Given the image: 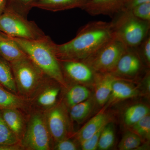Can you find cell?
Returning <instances> with one entry per match:
<instances>
[{
    "mask_svg": "<svg viewBox=\"0 0 150 150\" xmlns=\"http://www.w3.org/2000/svg\"><path fill=\"white\" fill-rule=\"evenodd\" d=\"M113 36L111 22H90L78 30L74 38L62 44H54L57 59L83 62Z\"/></svg>",
    "mask_w": 150,
    "mask_h": 150,
    "instance_id": "6da1fadb",
    "label": "cell"
},
{
    "mask_svg": "<svg viewBox=\"0 0 150 150\" xmlns=\"http://www.w3.org/2000/svg\"><path fill=\"white\" fill-rule=\"evenodd\" d=\"M10 38L49 77L66 86L60 63L55 54V43L51 38L46 35L44 38L35 40Z\"/></svg>",
    "mask_w": 150,
    "mask_h": 150,
    "instance_id": "7a4b0ae2",
    "label": "cell"
},
{
    "mask_svg": "<svg viewBox=\"0 0 150 150\" xmlns=\"http://www.w3.org/2000/svg\"><path fill=\"white\" fill-rule=\"evenodd\" d=\"M112 18L113 36L127 48H137L150 33V21L138 18L131 11H121Z\"/></svg>",
    "mask_w": 150,
    "mask_h": 150,
    "instance_id": "3957f363",
    "label": "cell"
},
{
    "mask_svg": "<svg viewBox=\"0 0 150 150\" xmlns=\"http://www.w3.org/2000/svg\"><path fill=\"white\" fill-rule=\"evenodd\" d=\"M9 63L17 92L21 96H31L50 78L28 57Z\"/></svg>",
    "mask_w": 150,
    "mask_h": 150,
    "instance_id": "277c9868",
    "label": "cell"
},
{
    "mask_svg": "<svg viewBox=\"0 0 150 150\" xmlns=\"http://www.w3.org/2000/svg\"><path fill=\"white\" fill-rule=\"evenodd\" d=\"M0 32L8 37L26 40H39L46 35L35 22L8 8L0 14Z\"/></svg>",
    "mask_w": 150,
    "mask_h": 150,
    "instance_id": "5b68a950",
    "label": "cell"
},
{
    "mask_svg": "<svg viewBox=\"0 0 150 150\" xmlns=\"http://www.w3.org/2000/svg\"><path fill=\"white\" fill-rule=\"evenodd\" d=\"M51 139L45 114L38 112L33 113L20 142L22 147L26 150H50Z\"/></svg>",
    "mask_w": 150,
    "mask_h": 150,
    "instance_id": "8992f818",
    "label": "cell"
},
{
    "mask_svg": "<svg viewBox=\"0 0 150 150\" xmlns=\"http://www.w3.org/2000/svg\"><path fill=\"white\" fill-rule=\"evenodd\" d=\"M126 48L122 42L113 36L94 54L83 62L98 74L109 73L116 66Z\"/></svg>",
    "mask_w": 150,
    "mask_h": 150,
    "instance_id": "52a82bcc",
    "label": "cell"
},
{
    "mask_svg": "<svg viewBox=\"0 0 150 150\" xmlns=\"http://www.w3.org/2000/svg\"><path fill=\"white\" fill-rule=\"evenodd\" d=\"M45 115L51 138L56 143L67 139L69 123L64 106L60 104L52 106Z\"/></svg>",
    "mask_w": 150,
    "mask_h": 150,
    "instance_id": "ba28073f",
    "label": "cell"
},
{
    "mask_svg": "<svg viewBox=\"0 0 150 150\" xmlns=\"http://www.w3.org/2000/svg\"><path fill=\"white\" fill-rule=\"evenodd\" d=\"M142 60L135 48H127L110 74L115 76L132 77L140 72Z\"/></svg>",
    "mask_w": 150,
    "mask_h": 150,
    "instance_id": "9c48e42d",
    "label": "cell"
},
{
    "mask_svg": "<svg viewBox=\"0 0 150 150\" xmlns=\"http://www.w3.org/2000/svg\"><path fill=\"white\" fill-rule=\"evenodd\" d=\"M59 61L63 76L65 75L75 81L81 83L89 82L98 74L83 62Z\"/></svg>",
    "mask_w": 150,
    "mask_h": 150,
    "instance_id": "30bf717a",
    "label": "cell"
},
{
    "mask_svg": "<svg viewBox=\"0 0 150 150\" xmlns=\"http://www.w3.org/2000/svg\"><path fill=\"white\" fill-rule=\"evenodd\" d=\"M125 0H88L82 9L91 16L113 17L122 11Z\"/></svg>",
    "mask_w": 150,
    "mask_h": 150,
    "instance_id": "8fae6325",
    "label": "cell"
},
{
    "mask_svg": "<svg viewBox=\"0 0 150 150\" xmlns=\"http://www.w3.org/2000/svg\"><path fill=\"white\" fill-rule=\"evenodd\" d=\"M88 0H36L32 6L50 11L58 12L74 8L82 9Z\"/></svg>",
    "mask_w": 150,
    "mask_h": 150,
    "instance_id": "7c38bea8",
    "label": "cell"
},
{
    "mask_svg": "<svg viewBox=\"0 0 150 150\" xmlns=\"http://www.w3.org/2000/svg\"><path fill=\"white\" fill-rule=\"evenodd\" d=\"M0 110L3 119L7 125L21 142L26 126L23 115L17 108H9Z\"/></svg>",
    "mask_w": 150,
    "mask_h": 150,
    "instance_id": "4fadbf2b",
    "label": "cell"
},
{
    "mask_svg": "<svg viewBox=\"0 0 150 150\" xmlns=\"http://www.w3.org/2000/svg\"><path fill=\"white\" fill-rule=\"evenodd\" d=\"M0 56L9 63L27 57L18 45L4 34L0 37Z\"/></svg>",
    "mask_w": 150,
    "mask_h": 150,
    "instance_id": "5bb4252c",
    "label": "cell"
},
{
    "mask_svg": "<svg viewBox=\"0 0 150 150\" xmlns=\"http://www.w3.org/2000/svg\"><path fill=\"white\" fill-rule=\"evenodd\" d=\"M107 115L103 112L98 113L81 129L77 135L80 142L87 139L102 129L107 123Z\"/></svg>",
    "mask_w": 150,
    "mask_h": 150,
    "instance_id": "9a60e30c",
    "label": "cell"
},
{
    "mask_svg": "<svg viewBox=\"0 0 150 150\" xmlns=\"http://www.w3.org/2000/svg\"><path fill=\"white\" fill-rule=\"evenodd\" d=\"M117 77L110 73L98 74L97 85L96 90V98L100 105L105 104L110 98L112 84Z\"/></svg>",
    "mask_w": 150,
    "mask_h": 150,
    "instance_id": "2e32d148",
    "label": "cell"
},
{
    "mask_svg": "<svg viewBox=\"0 0 150 150\" xmlns=\"http://www.w3.org/2000/svg\"><path fill=\"white\" fill-rule=\"evenodd\" d=\"M137 89L126 82L116 78L112 84L110 98V102L131 98L138 95Z\"/></svg>",
    "mask_w": 150,
    "mask_h": 150,
    "instance_id": "e0dca14e",
    "label": "cell"
},
{
    "mask_svg": "<svg viewBox=\"0 0 150 150\" xmlns=\"http://www.w3.org/2000/svg\"><path fill=\"white\" fill-rule=\"evenodd\" d=\"M23 98L9 91L0 85V110L23 108L26 105V103Z\"/></svg>",
    "mask_w": 150,
    "mask_h": 150,
    "instance_id": "ac0fdd59",
    "label": "cell"
},
{
    "mask_svg": "<svg viewBox=\"0 0 150 150\" xmlns=\"http://www.w3.org/2000/svg\"><path fill=\"white\" fill-rule=\"evenodd\" d=\"M0 85L17 94L16 84L9 63L0 56Z\"/></svg>",
    "mask_w": 150,
    "mask_h": 150,
    "instance_id": "d6986e66",
    "label": "cell"
},
{
    "mask_svg": "<svg viewBox=\"0 0 150 150\" xmlns=\"http://www.w3.org/2000/svg\"><path fill=\"white\" fill-rule=\"evenodd\" d=\"M150 113L149 108L145 105H134L128 108L124 114V122L128 126H132L142 118Z\"/></svg>",
    "mask_w": 150,
    "mask_h": 150,
    "instance_id": "ffe728a7",
    "label": "cell"
},
{
    "mask_svg": "<svg viewBox=\"0 0 150 150\" xmlns=\"http://www.w3.org/2000/svg\"><path fill=\"white\" fill-rule=\"evenodd\" d=\"M89 91L84 86L76 85L71 88L67 94V101L69 106H72L87 99L90 96Z\"/></svg>",
    "mask_w": 150,
    "mask_h": 150,
    "instance_id": "44dd1931",
    "label": "cell"
},
{
    "mask_svg": "<svg viewBox=\"0 0 150 150\" xmlns=\"http://www.w3.org/2000/svg\"><path fill=\"white\" fill-rule=\"evenodd\" d=\"M20 144V141L3 119L0 110V147Z\"/></svg>",
    "mask_w": 150,
    "mask_h": 150,
    "instance_id": "7402d4cb",
    "label": "cell"
},
{
    "mask_svg": "<svg viewBox=\"0 0 150 150\" xmlns=\"http://www.w3.org/2000/svg\"><path fill=\"white\" fill-rule=\"evenodd\" d=\"M115 139L114 126L111 123H107L101 131L97 149L101 150L109 149L113 146Z\"/></svg>",
    "mask_w": 150,
    "mask_h": 150,
    "instance_id": "603a6c76",
    "label": "cell"
},
{
    "mask_svg": "<svg viewBox=\"0 0 150 150\" xmlns=\"http://www.w3.org/2000/svg\"><path fill=\"white\" fill-rule=\"evenodd\" d=\"M59 91L58 88L54 87L45 89L38 97V104L42 107L51 108L56 103Z\"/></svg>",
    "mask_w": 150,
    "mask_h": 150,
    "instance_id": "cb8c5ba5",
    "label": "cell"
},
{
    "mask_svg": "<svg viewBox=\"0 0 150 150\" xmlns=\"http://www.w3.org/2000/svg\"><path fill=\"white\" fill-rule=\"evenodd\" d=\"M91 101L86 100L83 102L72 106L70 116L73 121L77 122L82 121L88 116L91 110Z\"/></svg>",
    "mask_w": 150,
    "mask_h": 150,
    "instance_id": "d4e9b609",
    "label": "cell"
},
{
    "mask_svg": "<svg viewBox=\"0 0 150 150\" xmlns=\"http://www.w3.org/2000/svg\"><path fill=\"white\" fill-rule=\"evenodd\" d=\"M36 0H6V8L14 11L27 18L33 4ZM5 8V9H6Z\"/></svg>",
    "mask_w": 150,
    "mask_h": 150,
    "instance_id": "484cf974",
    "label": "cell"
},
{
    "mask_svg": "<svg viewBox=\"0 0 150 150\" xmlns=\"http://www.w3.org/2000/svg\"><path fill=\"white\" fill-rule=\"evenodd\" d=\"M142 144L141 137L134 132H127L120 141L118 148L121 150H130L139 148Z\"/></svg>",
    "mask_w": 150,
    "mask_h": 150,
    "instance_id": "4316f807",
    "label": "cell"
},
{
    "mask_svg": "<svg viewBox=\"0 0 150 150\" xmlns=\"http://www.w3.org/2000/svg\"><path fill=\"white\" fill-rule=\"evenodd\" d=\"M132 126L134 133L141 139L149 140L150 138V116L148 114L135 123Z\"/></svg>",
    "mask_w": 150,
    "mask_h": 150,
    "instance_id": "83f0119b",
    "label": "cell"
},
{
    "mask_svg": "<svg viewBox=\"0 0 150 150\" xmlns=\"http://www.w3.org/2000/svg\"><path fill=\"white\" fill-rule=\"evenodd\" d=\"M140 59L143 60L148 67L150 64V33L140 43L139 46L135 48Z\"/></svg>",
    "mask_w": 150,
    "mask_h": 150,
    "instance_id": "f1b7e54d",
    "label": "cell"
},
{
    "mask_svg": "<svg viewBox=\"0 0 150 150\" xmlns=\"http://www.w3.org/2000/svg\"><path fill=\"white\" fill-rule=\"evenodd\" d=\"M130 11L138 18L145 21H150V3L139 5Z\"/></svg>",
    "mask_w": 150,
    "mask_h": 150,
    "instance_id": "f546056e",
    "label": "cell"
},
{
    "mask_svg": "<svg viewBox=\"0 0 150 150\" xmlns=\"http://www.w3.org/2000/svg\"><path fill=\"white\" fill-rule=\"evenodd\" d=\"M103 128L100 129L89 139L80 142L83 150H95L97 149L100 136Z\"/></svg>",
    "mask_w": 150,
    "mask_h": 150,
    "instance_id": "4dcf8cb0",
    "label": "cell"
},
{
    "mask_svg": "<svg viewBox=\"0 0 150 150\" xmlns=\"http://www.w3.org/2000/svg\"><path fill=\"white\" fill-rule=\"evenodd\" d=\"M54 149L57 150H76L77 149V146L73 141L65 139L57 142Z\"/></svg>",
    "mask_w": 150,
    "mask_h": 150,
    "instance_id": "1f68e13d",
    "label": "cell"
},
{
    "mask_svg": "<svg viewBox=\"0 0 150 150\" xmlns=\"http://www.w3.org/2000/svg\"><path fill=\"white\" fill-rule=\"evenodd\" d=\"M146 3H150V0H125L122 11H130L136 6Z\"/></svg>",
    "mask_w": 150,
    "mask_h": 150,
    "instance_id": "d6a6232c",
    "label": "cell"
},
{
    "mask_svg": "<svg viewBox=\"0 0 150 150\" xmlns=\"http://www.w3.org/2000/svg\"><path fill=\"white\" fill-rule=\"evenodd\" d=\"M6 0H0V14L3 13L6 8Z\"/></svg>",
    "mask_w": 150,
    "mask_h": 150,
    "instance_id": "836d02e7",
    "label": "cell"
},
{
    "mask_svg": "<svg viewBox=\"0 0 150 150\" xmlns=\"http://www.w3.org/2000/svg\"><path fill=\"white\" fill-rule=\"evenodd\" d=\"M4 34V33H2L0 32V37H1V36L2 35Z\"/></svg>",
    "mask_w": 150,
    "mask_h": 150,
    "instance_id": "e575fe53",
    "label": "cell"
}]
</instances>
